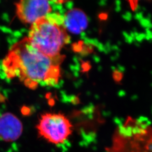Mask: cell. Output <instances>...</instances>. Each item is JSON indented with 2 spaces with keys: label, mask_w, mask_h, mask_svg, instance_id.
<instances>
[{
  "label": "cell",
  "mask_w": 152,
  "mask_h": 152,
  "mask_svg": "<svg viewBox=\"0 0 152 152\" xmlns=\"http://www.w3.org/2000/svg\"><path fill=\"white\" fill-rule=\"evenodd\" d=\"M140 25L145 29L149 28L152 30V23L151 20L147 19V18H143L140 21H139Z\"/></svg>",
  "instance_id": "52a82bcc"
},
{
  "label": "cell",
  "mask_w": 152,
  "mask_h": 152,
  "mask_svg": "<svg viewBox=\"0 0 152 152\" xmlns=\"http://www.w3.org/2000/svg\"><path fill=\"white\" fill-rule=\"evenodd\" d=\"M132 67H133V68H134V69H136V66H133Z\"/></svg>",
  "instance_id": "ac0fdd59"
},
{
  "label": "cell",
  "mask_w": 152,
  "mask_h": 152,
  "mask_svg": "<svg viewBox=\"0 0 152 152\" xmlns=\"http://www.w3.org/2000/svg\"><path fill=\"white\" fill-rule=\"evenodd\" d=\"M138 98H139V96H138V95H136V94L133 95H132V96L131 97V100H133V101H135V100H137L138 99Z\"/></svg>",
  "instance_id": "5bb4252c"
},
{
  "label": "cell",
  "mask_w": 152,
  "mask_h": 152,
  "mask_svg": "<svg viewBox=\"0 0 152 152\" xmlns=\"http://www.w3.org/2000/svg\"><path fill=\"white\" fill-rule=\"evenodd\" d=\"M118 69H119V72H124L125 71V67H124L123 66L118 65Z\"/></svg>",
  "instance_id": "9a60e30c"
},
{
  "label": "cell",
  "mask_w": 152,
  "mask_h": 152,
  "mask_svg": "<svg viewBox=\"0 0 152 152\" xmlns=\"http://www.w3.org/2000/svg\"><path fill=\"white\" fill-rule=\"evenodd\" d=\"M27 38L33 48L51 58L61 56V50L70 41L63 25L49 15L31 25Z\"/></svg>",
  "instance_id": "7a4b0ae2"
},
{
  "label": "cell",
  "mask_w": 152,
  "mask_h": 152,
  "mask_svg": "<svg viewBox=\"0 0 152 152\" xmlns=\"http://www.w3.org/2000/svg\"><path fill=\"white\" fill-rule=\"evenodd\" d=\"M150 86H151V87H152V83H151V85H150Z\"/></svg>",
  "instance_id": "d6986e66"
},
{
  "label": "cell",
  "mask_w": 152,
  "mask_h": 152,
  "mask_svg": "<svg viewBox=\"0 0 152 152\" xmlns=\"http://www.w3.org/2000/svg\"><path fill=\"white\" fill-rule=\"evenodd\" d=\"M134 17L135 19H136L138 21H140L141 19H142L144 18V12H142V11H139V12H136L135 14Z\"/></svg>",
  "instance_id": "7c38bea8"
},
{
  "label": "cell",
  "mask_w": 152,
  "mask_h": 152,
  "mask_svg": "<svg viewBox=\"0 0 152 152\" xmlns=\"http://www.w3.org/2000/svg\"><path fill=\"white\" fill-rule=\"evenodd\" d=\"M146 34L145 33H139L135 37V41L141 44L144 40L145 39Z\"/></svg>",
  "instance_id": "9c48e42d"
},
{
  "label": "cell",
  "mask_w": 152,
  "mask_h": 152,
  "mask_svg": "<svg viewBox=\"0 0 152 152\" xmlns=\"http://www.w3.org/2000/svg\"><path fill=\"white\" fill-rule=\"evenodd\" d=\"M151 75H152V71L151 72Z\"/></svg>",
  "instance_id": "ffe728a7"
},
{
  "label": "cell",
  "mask_w": 152,
  "mask_h": 152,
  "mask_svg": "<svg viewBox=\"0 0 152 152\" xmlns=\"http://www.w3.org/2000/svg\"><path fill=\"white\" fill-rule=\"evenodd\" d=\"M64 59L63 55L56 58L45 55L25 37L11 46L2 66L7 78H18L26 86L35 89L39 84L54 86L58 83Z\"/></svg>",
  "instance_id": "6da1fadb"
},
{
  "label": "cell",
  "mask_w": 152,
  "mask_h": 152,
  "mask_svg": "<svg viewBox=\"0 0 152 152\" xmlns=\"http://www.w3.org/2000/svg\"></svg>",
  "instance_id": "44dd1931"
},
{
  "label": "cell",
  "mask_w": 152,
  "mask_h": 152,
  "mask_svg": "<svg viewBox=\"0 0 152 152\" xmlns=\"http://www.w3.org/2000/svg\"><path fill=\"white\" fill-rule=\"evenodd\" d=\"M122 18L127 22H130L132 19V14L130 11H127L122 15Z\"/></svg>",
  "instance_id": "8fae6325"
},
{
  "label": "cell",
  "mask_w": 152,
  "mask_h": 152,
  "mask_svg": "<svg viewBox=\"0 0 152 152\" xmlns=\"http://www.w3.org/2000/svg\"><path fill=\"white\" fill-rule=\"evenodd\" d=\"M15 6L16 15L20 21L31 25L49 15L52 10L51 5L48 1L23 0L16 3Z\"/></svg>",
  "instance_id": "277c9868"
},
{
  "label": "cell",
  "mask_w": 152,
  "mask_h": 152,
  "mask_svg": "<svg viewBox=\"0 0 152 152\" xmlns=\"http://www.w3.org/2000/svg\"><path fill=\"white\" fill-rule=\"evenodd\" d=\"M134 43V45H135V46H136L137 48H140V46H141L140 43H139V42H136V41H135Z\"/></svg>",
  "instance_id": "e0dca14e"
},
{
  "label": "cell",
  "mask_w": 152,
  "mask_h": 152,
  "mask_svg": "<svg viewBox=\"0 0 152 152\" xmlns=\"http://www.w3.org/2000/svg\"><path fill=\"white\" fill-rule=\"evenodd\" d=\"M38 135L54 145L67 141L73 132V126L64 114L48 113L42 114L37 125Z\"/></svg>",
  "instance_id": "3957f363"
},
{
  "label": "cell",
  "mask_w": 152,
  "mask_h": 152,
  "mask_svg": "<svg viewBox=\"0 0 152 152\" xmlns=\"http://www.w3.org/2000/svg\"><path fill=\"white\" fill-rule=\"evenodd\" d=\"M126 94V93L124 90H121V91L118 92V95L120 96V97L125 96Z\"/></svg>",
  "instance_id": "4fadbf2b"
},
{
  "label": "cell",
  "mask_w": 152,
  "mask_h": 152,
  "mask_svg": "<svg viewBox=\"0 0 152 152\" xmlns=\"http://www.w3.org/2000/svg\"><path fill=\"white\" fill-rule=\"evenodd\" d=\"M145 33L146 34L145 39L148 42H152V30L149 28H147L145 29Z\"/></svg>",
  "instance_id": "30bf717a"
},
{
  "label": "cell",
  "mask_w": 152,
  "mask_h": 152,
  "mask_svg": "<svg viewBox=\"0 0 152 152\" xmlns=\"http://www.w3.org/2000/svg\"><path fill=\"white\" fill-rule=\"evenodd\" d=\"M88 26V19L80 9H74L66 12L63 18V26L69 32L78 34L85 31Z\"/></svg>",
  "instance_id": "8992f818"
},
{
  "label": "cell",
  "mask_w": 152,
  "mask_h": 152,
  "mask_svg": "<svg viewBox=\"0 0 152 152\" xmlns=\"http://www.w3.org/2000/svg\"><path fill=\"white\" fill-rule=\"evenodd\" d=\"M152 17V14H151V13H148V14H147V16H146V18H147V19H149V20H151Z\"/></svg>",
  "instance_id": "2e32d148"
},
{
  "label": "cell",
  "mask_w": 152,
  "mask_h": 152,
  "mask_svg": "<svg viewBox=\"0 0 152 152\" xmlns=\"http://www.w3.org/2000/svg\"><path fill=\"white\" fill-rule=\"evenodd\" d=\"M23 125L18 117L7 112L0 116V139L11 142L16 141L22 136Z\"/></svg>",
  "instance_id": "5b68a950"
},
{
  "label": "cell",
  "mask_w": 152,
  "mask_h": 152,
  "mask_svg": "<svg viewBox=\"0 0 152 152\" xmlns=\"http://www.w3.org/2000/svg\"><path fill=\"white\" fill-rule=\"evenodd\" d=\"M123 35L125 37V41L126 42H127L129 44H132L134 43L135 41V39L132 38L130 34H128L126 32H123Z\"/></svg>",
  "instance_id": "ba28073f"
}]
</instances>
